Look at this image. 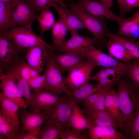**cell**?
<instances>
[{
    "label": "cell",
    "instance_id": "obj_1",
    "mask_svg": "<svg viewBox=\"0 0 139 139\" xmlns=\"http://www.w3.org/2000/svg\"><path fill=\"white\" fill-rule=\"evenodd\" d=\"M116 84L117 85V92L124 119L122 131L129 138V132L132 121L139 108V88L125 76L120 78Z\"/></svg>",
    "mask_w": 139,
    "mask_h": 139
},
{
    "label": "cell",
    "instance_id": "obj_2",
    "mask_svg": "<svg viewBox=\"0 0 139 139\" xmlns=\"http://www.w3.org/2000/svg\"><path fill=\"white\" fill-rule=\"evenodd\" d=\"M67 5L82 20L86 29L92 34L96 40V47L101 50L104 49L106 47V44L109 39L107 34L109 32L105 20L76 8L71 3L68 4Z\"/></svg>",
    "mask_w": 139,
    "mask_h": 139
},
{
    "label": "cell",
    "instance_id": "obj_3",
    "mask_svg": "<svg viewBox=\"0 0 139 139\" xmlns=\"http://www.w3.org/2000/svg\"><path fill=\"white\" fill-rule=\"evenodd\" d=\"M3 32L21 49L41 46L50 50H56V47L54 44L47 43L42 38L37 35L32 28L24 26H16Z\"/></svg>",
    "mask_w": 139,
    "mask_h": 139
},
{
    "label": "cell",
    "instance_id": "obj_4",
    "mask_svg": "<svg viewBox=\"0 0 139 139\" xmlns=\"http://www.w3.org/2000/svg\"><path fill=\"white\" fill-rule=\"evenodd\" d=\"M54 52L49 54L43 74L45 77L46 86L45 90L59 95L64 93L68 95L71 91L66 86L62 74L63 73L54 57Z\"/></svg>",
    "mask_w": 139,
    "mask_h": 139
},
{
    "label": "cell",
    "instance_id": "obj_5",
    "mask_svg": "<svg viewBox=\"0 0 139 139\" xmlns=\"http://www.w3.org/2000/svg\"><path fill=\"white\" fill-rule=\"evenodd\" d=\"M23 50L0 31V73H7L21 60Z\"/></svg>",
    "mask_w": 139,
    "mask_h": 139
},
{
    "label": "cell",
    "instance_id": "obj_6",
    "mask_svg": "<svg viewBox=\"0 0 139 139\" xmlns=\"http://www.w3.org/2000/svg\"><path fill=\"white\" fill-rule=\"evenodd\" d=\"M12 1L14 27L21 25L32 28L38 16L33 0H13Z\"/></svg>",
    "mask_w": 139,
    "mask_h": 139
},
{
    "label": "cell",
    "instance_id": "obj_7",
    "mask_svg": "<svg viewBox=\"0 0 139 139\" xmlns=\"http://www.w3.org/2000/svg\"><path fill=\"white\" fill-rule=\"evenodd\" d=\"M76 0L75 3H71L74 7L105 20H114L118 24L125 18L114 13L111 10V8L101 0Z\"/></svg>",
    "mask_w": 139,
    "mask_h": 139
},
{
    "label": "cell",
    "instance_id": "obj_8",
    "mask_svg": "<svg viewBox=\"0 0 139 139\" xmlns=\"http://www.w3.org/2000/svg\"><path fill=\"white\" fill-rule=\"evenodd\" d=\"M96 67L102 66L105 68L114 67L126 70L125 63L119 61L109 55L91 45L83 48L79 52Z\"/></svg>",
    "mask_w": 139,
    "mask_h": 139
},
{
    "label": "cell",
    "instance_id": "obj_9",
    "mask_svg": "<svg viewBox=\"0 0 139 139\" xmlns=\"http://www.w3.org/2000/svg\"><path fill=\"white\" fill-rule=\"evenodd\" d=\"M0 80L2 90L0 96L13 102L19 108L26 109L28 107L27 103L23 99V94L12 74L10 72L0 73Z\"/></svg>",
    "mask_w": 139,
    "mask_h": 139
},
{
    "label": "cell",
    "instance_id": "obj_10",
    "mask_svg": "<svg viewBox=\"0 0 139 139\" xmlns=\"http://www.w3.org/2000/svg\"><path fill=\"white\" fill-rule=\"evenodd\" d=\"M95 67L87 60L74 67L63 77L67 87L72 90L89 82L91 73Z\"/></svg>",
    "mask_w": 139,
    "mask_h": 139
},
{
    "label": "cell",
    "instance_id": "obj_11",
    "mask_svg": "<svg viewBox=\"0 0 139 139\" xmlns=\"http://www.w3.org/2000/svg\"><path fill=\"white\" fill-rule=\"evenodd\" d=\"M75 102L65 95L46 115L45 121L58 126L67 125Z\"/></svg>",
    "mask_w": 139,
    "mask_h": 139
},
{
    "label": "cell",
    "instance_id": "obj_12",
    "mask_svg": "<svg viewBox=\"0 0 139 139\" xmlns=\"http://www.w3.org/2000/svg\"><path fill=\"white\" fill-rule=\"evenodd\" d=\"M33 103L31 111L39 110L46 115L61 99L62 97L45 90H32Z\"/></svg>",
    "mask_w": 139,
    "mask_h": 139
},
{
    "label": "cell",
    "instance_id": "obj_13",
    "mask_svg": "<svg viewBox=\"0 0 139 139\" xmlns=\"http://www.w3.org/2000/svg\"><path fill=\"white\" fill-rule=\"evenodd\" d=\"M55 51L41 46H36L27 49L24 56L27 64L39 73L44 70L49 53Z\"/></svg>",
    "mask_w": 139,
    "mask_h": 139
},
{
    "label": "cell",
    "instance_id": "obj_14",
    "mask_svg": "<svg viewBox=\"0 0 139 139\" xmlns=\"http://www.w3.org/2000/svg\"><path fill=\"white\" fill-rule=\"evenodd\" d=\"M126 72V70L116 68H105L91 76L90 81H98V86L101 90L116 84L120 78L125 76Z\"/></svg>",
    "mask_w": 139,
    "mask_h": 139
},
{
    "label": "cell",
    "instance_id": "obj_15",
    "mask_svg": "<svg viewBox=\"0 0 139 139\" xmlns=\"http://www.w3.org/2000/svg\"><path fill=\"white\" fill-rule=\"evenodd\" d=\"M22 108L18 111L19 118L22 122L21 132H32L40 128L46 120V115L39 110L29 111Z\"/></svg>",
    "mask_w": 139,
    "mask_h": 139
},
{
    "label": "cell",
    "instance_id": "obj_16",
    "mask_svg": "<svg viewBox=\"0 0 139 139\" xmlns=\"http://www.w3.org/2000/svg\"><path fill=\"white\" fill-rule=\"evenodd\" d=\"M52 7L57 11L59 18L64 22L68 30L71 32V36L78 34V31L86 28L83 22L68 7H65L56 2L52 4Z\"/></svg>",
    "mask_w": 139,
    "mask_h": 139
},
{
    "label": "cell",
    "instance_id": "obj_17",
    "mask_svg": "<svg viewBox=\"0 0 139 139\" xmlns=\"http://www.w3.org/2000/svg\"><path fill=\"white\" fill-rule=\"evenodd\" d=\"M118 24L116 34L134 41L139 39V10L129 18H124Z\"/></svg>",
    "mask_w": 139,
    "mask_h": 139
},
{
    "label": "cell",
    "instance_id": "obj_18",
    "mask_svg": "<svg viewBox=\"0 0 139 139\" xmlns=\"http://www.w3.org/2000/svg\"><path fill=\"white\" fill-rule=\"evenodd\" d=\"M54 58L63 73L87 60L81 54L77 52H67L53 54Z\"/></svg>",
    "mask_w": 139,
    "mask_h": 139
},
{
    "label": "cell",
    "instance_id": "obj_19",
    "mask_svg": "<svg viewBox=\"0 0 139 139\" xmlns=\"http://www.w3.org/2000/svg\"><path fill=\"white\" fill-rule=\"evenodd\" d=\"M96 42L93 38L89 37L86 36H82L78 34L71 36V38L61 46L56 49L58 53L67 52H78L83 48L93 45Z\"/></svg>",
    "mask_w": 139,
    "mask_h": 139
},
{
    "label": "cell",
    "instance_id": "obj_20",
    "mask_svg": "<svg viewBox=\"0 0 139 139\" xmlns=\"http://www.w3.org/2000/svg\"><path fill=\"white\" fill-rule=\"evenodd\" d=\"M82 110L92 125L111 126L119 129L116 122L106 111L85 107Z\"/></svg>",
    "mask_w": 139,
    "mask_h": 139
},
{
    "label": "cell",
    "instance_id": "obj_21",
    "mask_svg": "<svg viewBox=\"0 0 139 139\" xmlns=\"http://www.w3.org/2000/svg\"><path fill=\"white\" fill-rule=\"evenodd\" d=\"M116 128L109 126L92 125L88 129V134L89 139H127L129 138Z\"/></svg>",
    "mask_w": 139,
    "mask_h": 139
},
{
    "label": "cell",
    "instance_id": "obj_22",
    "mask_svg": "<svg viewBox=\"0 0 139 139\" xmlns=\"http://www.w3.org/2000/svg\"><path fill=\"white\" fill-rule=\"evenodd\" d=\"M67 125L73 130L79 133L89 129L92 125L84 114L82 109L75 103L72 108Z\"/></svg>",
    "mask_w": 139,
    "mask_h": 139
},
{
    "label": "cell",
    "instance_id": "obj_23",
    "mask_svg": "<svg viewBox=\"0 0 139 139\" xmlns=\"http://www.w3.org/2000/svg\"><path fill=\"white\" fill-rule=\"evenodd\" d=\"M106 47L109 55L119 61L126 63L136 59L121 43L117 41L109 38Z\"/></svg>",
    "mask_w": 139,
    "mask_h": 139
},
{
    "label": "cell",
    "instance_id": "obj_24",
    "mask_svg": "<svg viewBox=\"0 0 139 139\" xmlns=\"http://www.w3.org/2000/svg\"><path fill=\"white\" fill-rule=\"evenodd\" d=\"M13 1L0 2V31L4 32L14 27L12 17Z\"/></svg>",
    "mask_w": 139,
    "mask_h": 139
},
{
    "label": "cell",
    "instance_id": "obj_25",
    "mask_svg": "<svg viewBox=\"0 0 139 139\" xmlns=\"http://www.w3.org/2000/svg\"><path fill=\"white\" fill-rule=\"evenodd\" d=\"M0 113L7 119L20 127L18 116L19 107L15 103L0 96Z\"/></svg>",
    "mask_w": 139,
    "mask_h": 139
},
{
    "label": "cell",
    "instance_id": "obj_26",
    "mask_svg": "<svg viewBox=\"0 0 139 139\" xmlns=\"http://www.w3.org/2000/svg\"><path fill=\"white\" fill-rule=\"evenodd\" d=\"M100 90L97 84H92L89 82L79 88L71 90L68 95H65L78 104L91 95Z\"/></svg>",
    "mask_w": 139,
    "mask_h": 139
},
{
    "label": "cell",
    "instance_id": "obj_27",
    "mask_svg": "<svg viewBox=\"0 0 139 139\" xmlns=\"http://www.w3.org/2000/svg\"><path fill=\"white\" fill-rule=\"evenodd\" d=\"M44 124L38 139H63L68 127L67 125L58 126L45 121Z\"/></svg>",
    "mask_w": 139,
    "mask_h": 139
},
{
    "label": "cell",
    "instance_id": "obj_28",
    "mask_svg": "<svg viewBox=\"0 0 139 139\" xmlns=\"http://www.w3.org/2000/svg\"><path fill=\"white\" fill-rule=\"evenodd\" d=\"M9 72L12 74L15 79L17 84L27 103L28 107L31 110L33 103V96L31 90V89L28 81L21 76L15 66Z\"/></svg>",
    "mask_w": 139,
    "mask_h": 139
},
{
    "label": "cell",
    "instance_id": "obj_29",
    "mask_svg": "<svg viewBox=\"0 0 139 139\" xmlns=\"http://www.w3.org/2000/svg\"><path fill=\"white\" fill-rule=\"evenodd\" d=\"M67 28L60 18L52 27V33L54 45L56 49L63 45L66 42L65 37Z\"/></svg>",
    "mask_w": 139,
    "mask_h": 139
},
{
    "label": "cell",
    "instance_id": "obj_30",
    "mask_svg": "<svg viewBox=\"0 0 139 139\" xmlns=\"http://www.w3.org/2000/svg\"><path fill=\"white\" fill-rule=\"evenodd\" d=\"M21 131L20 127L9 120L0 112V139H11Z\"/></svg>",
    "mask_w": 139,
    "mask_h": 139
},
{
    "label": "cell",
    "instance_id": "obj_31",
    "mask_svg": "<svg viewBox=\"0 0 139 139\" xmlns=\"http://www.w3.org/2000/svg\"><path fill=\"white\" fill-rule=\"evenodd\" d=\"M109 38L121 43L136 58L139 60V41L135 42L127 38L109 32L107 34Z\"/></svg>",
    "mask_w": 139,
    "mask_h": 139
},
{
    "label": "cell",
    "instance_id": "obj_32",
    "mask_svg": "<svg viewBox=\"0 0 139 139\" xmlns=\"http://www.w3.org/2000/svg\"><path fill=\"white\" fill-rule=\"evenodd\" d=\"M40 13L38 16L37 20L39 24L40 37L42 38L44 33L48 31L54 24L55 19L53 13L49 9L45 10Z\"/></svg>",
    "mask_w": 139,
    "mask_h": 139
},
{
    "label": "cell",
    "instance_id": "obj_33",
    "mask_svg": "<svg viewBox=\"0 0 139 139\" xmlns=\"http://www.w3.org/2000/svg\"><path fill=\"white\" fill-rule=\"evenodd\" d=\"M14 66L21 76L28 81L40 74L27 64L24 56Z\"/></svg>",
    "mask_w": 139,
    "mask_h": 139
},
{
    "label": "cell",
    "instance_id": "obj_34",
    "mask_svg": "<svg viewBox=\"0 0 139 139\" xmlns=\"http://www.w3.org/2000/svg\"><path fill=\"white\" fill-rule=\"evenodd\" d=\"M125 63L127 68L125 76L139 88V60L135 59Z\"/></svg>",
    "mask_w": 139,
    "mask_h": 139
},
{
    "label": "cell",
    "instance_id": "obj_35",
    "mask_svg": "<svg viewBox=\"0 0 139 139\" xmlns=\"http://www.w3.org/2000/svg\"><path fill=\"white\" fill-rule=\"evenodd\" d=\"M31 89L36 91L45 90L46 86L45 77L40 74L28 81Z\"/></svg>",
    "mask_w": 139,
    "mask_h": 139
},
{
    "label": "cell",
    "instance_id": "obj_36",
    "mask_svg": "<svg viewBox=\"0 0 139 139\" xmlns=\"http://www.w3.org/2000/svg\"><path fill=\"white\" fill-rule=\"evenodd\" d=\"M130 138L139 139V108L133 117L129 132Z\"/></svg>",
    "mask_w": 139,
    "mask_h": 139
},
{
    "label": "cell",
    "instance_id": "obj_37",
    "mask_svg": "<svg viewBox=\"0 0 139 139\" xmlns=\"http://www.w3.org/2000/svg\"><path fill=\"white\" fill-rule=\"evenodd\" d=\"M113 86L111 85L102 89L101 93L92 108L106 111L105 108L106 97L108 92L112 88Z\"/></svg>",
    "mask_w": 139,
    "mask_h": 139
},
{
    "label": "cell",
    "instance_id": "obj_38",
    "mask_svg": "<svg viewBox=\"0 0 139 139\" xmlns=\"http://www.w3.org/2000/svg\"><path fill=\"white\" fill-rule=\"evenodd\" d=\"M40 128L32 132L26 133L24 131L19 132L12 137L11 139H38L41 133Z\"/></svg>",
    "mask_w": 139,
    "mask_h": 139
},
{
    "label": "cell",
    "instance_id": "obj_39",
    "mask_svg": "<svg viewBox=\"0 0 139 139\" xmlns=\"http://www.w3.org/2000/svg\"><path fill=\"white\" fill-rule=\"evenodd\" d=\"M34 6L37 13L52 7V4L54 2L59 3L58 0H33Z\"/></svg>",
    "mask_w": 139,
    "mask_h": 139
},
{
    "label": "cell",
    "instance_id": "obj_40",
    "mask_svg": "<svg viewBox=\"0 0 139 139\" xmlns=\"http://www.w3.org/2000/svg\"><path fill=\"white\" fill-rule=\"evenodd\" d=\"M101 92L102 90L96 92L89 96L81 103L85 107L92 108L96 103Z\"/></svg>",
    "mask_w": 139,
    "mask_h": 139
},
{
    "label": "cell",
    "instance_id": "obj_41",
    "mask_svg": "<svg viewBox=\"0 0 139 139\" xmlns=\"http://www.w3.org/2000/svg\"><path fill=\"white\" fill-rule=\"evenodd\" d=\"M88 138V135L81 134L80 133L76 132L68 127L63 139H87Z\"/></svg>",
    "mask_w": 139,
    "mask_h": 139
},
{
    "label": "cell",
    "instance_id": "obj_42",
    "mask_svg": "<svg viewBox=\"0 0 139 139\" xmlns=\"http://www.w3.org/2000/svg\"><path fill=\"white\" fill-rule=\"evenodd\" d=\"M128 13L132 9L139 7V0H125Z\"/></svg>",
    "mask_w": 139,
    "mask_h": 139
},
{
    "label": "cell",
    "instance_id": "obj_43",
    "mask_svg": "<svg viewBox=\"0 0 139 139\" xmlns=\"http://www.w3.org/2000/svg\"><path fill=\"white\" fill-rule=\"evenodd\" d=\"M118 4L120 16L123 17L126 13H128L125 2V0H117Z\"/></svg>",
    "mask_w": 139,
    "mask_h": 139
},
{
    "label": "cell",
    "instance_id": "obj_44",
    "mask_svg": "<svg viewBox=\"0 0 139 139\" xmlns=\"http://www.w3.org/2000/svg\"><path fill=\"white\" fill-rule=\"evenodd\" d=\"M111 8L113 5V0H101Z\"/></svg>",
    "mask_w": 139,
    "mask_h": 139
},
{
    "label": "cell",
    "instance_id": "obj_45",
    "mask_svg": "<svg viewBox=\"0 0 139 139\" xmlns=\"http://www.w3.org/2000/svg\"><path fill=\"white\" fill-rule=\"evenodd\" d=\"M58 0L59 2V3L58 4L65 7H67V5L66 4H65L64 2L65 0ZM72 0V1H73L75 0Z\"/></svg>",
    "mask_w": 139,
    "mask_h": 139
},
{
    "label": "cell",
    "instance_id": "obj_46",
    "mask_svg": "<svg viewBox=\"0 0 139 139\" xmlns=\"http://www.w3.org/2000/svg\"><path fill=\"white\" fill-rule=\"evenodd\" d=\"M13 1V0H0V2L3 3H6L12 1Z\"/></svg>",
    "mask_w": 139,
    "mask_h": 139
}]
</instances>
